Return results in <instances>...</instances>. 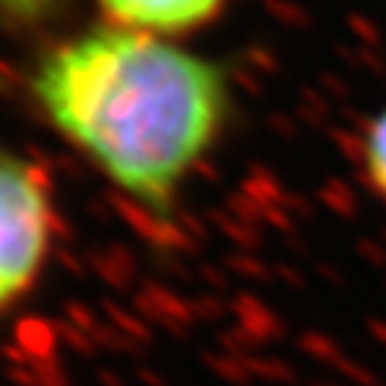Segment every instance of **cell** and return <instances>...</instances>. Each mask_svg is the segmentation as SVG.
Instances as JSON below:
<instances>
[{
    "mask_svg": "<svg viewBox=\"0 0 386 386\" xmlns=\"http://www.w3.org/2000/svg\"><path fill=\"white\" fill-rule=\"evenodd\" d=\"M32 92L69 143L155 212L172 207L229 112L215 63L115 24L55 46L35 69Z\"/></svg>",
    "mask_w": 386,
    "mask_h": 386,
    "instance_id": "cell-1",
    "label": "cell"
},
{
    "mask_svg": "<svg viewBox=\"0 0 386 386\" xmlns=\"http://www.w3.org/2000/svg\"><path fill=\"white\" fill-rule=\"evenodd\" d=\"M55 235L46 174L15 152L0 149V312L41 275Z\"/></svg>",
    "mask_w": 386,
    "mask_h": 386,
    "instance_id": "cell-2",
    "label": "cell"
},
{
    "mask_svg": "<svg viewBox=\"0 0 386 386\" xmlns=\"http://www.w3.org/2000/svg\"><path fill=\"white\" fill-rule=\"evenodd\" d=\"M115 26L169 38L201 29L218 18L226 0H98Z\"/></svg>",
    "mask_w": 386,
    "mask_h": 386,
    "instance_id": "cell-3",
    "label": "cell"
},
{
    "mask_svg": "<svg viewBox=\"0 0 386 386\" xmlns=\"http://www.w3.org/2000/svg\"><path fill=\"white\" fill-rule=\"evenodd\" d=\"M363 169L375 195L386 204V109L369 123L363 140Z\"/></svg>",
    "mask_w": 386,
    "mask_h": 386,
    "instance_id": "cell-4",
    "label": "cell"
},
{
    "mask_svg": "<svg viewBox=\"0 0 386 386\" xmlns=\"http://www.w3.org/2000/svg\"><path fill=\"white\" fill-rule=\"evenodd\" d=\"M58 6L61 0H0V15H6L15 24H41Z\"/></svg>",
    "mask_w": 386,
    "mask_h": 386,
    "instance_id": "cell-5",
    "label": "cell"
}]
</instances>
